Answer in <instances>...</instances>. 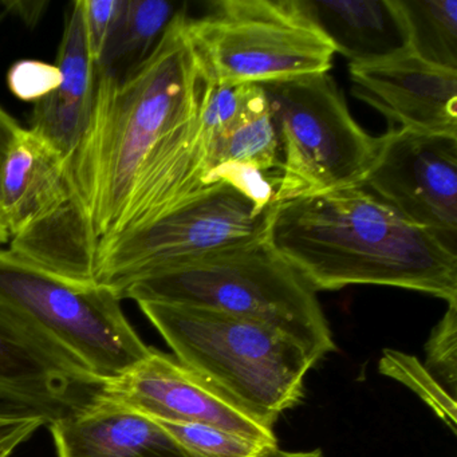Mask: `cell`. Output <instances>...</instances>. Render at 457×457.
Here are the masks:
<instances>
[{"label": "cell", "instance_id": "cell-1", "mask_svg": "<svg viewBox=\"0 0 457 457\" xmlns=\"http://www.w3.org/2000/svg\"><path fill=\"white\" fill-rule=\"evenodd\" d=\"M205 87L180 10L129 79L97 76L89 122L63 160L54 200L10 250L71 282L95 283L133 194L197 116Z\"/></svg>", "mask_w": 457, "mask_h": 457}, {"label": "cell", "instance_id": "cell-2", "mask_svg": "<svg viewBox=\"0 0 457 457\" xmlns=\"http://www.w3.org/2000/svg\"><path fill=\"white\" fill-rule=\"evenodd\" d=\"M266 240L318 291L390 286L457 302V250L362 186L278 203Z\"/></svg>", "mask_w": 457, "mask_h": 457}, {"label": "cell", "instance_id": "cell-3", "mask_svg": "<svg viewBox=\"0 0 457 457\" xmlns=\"http://www.w3.org/2000/svg\"><path fill=\"white\" fill-rule=\"evenodd\" d=\"M120 299L184 304L255 320L287 334L320 361L336 350L314 288L262 239L173 264Z\"/></svg>", "mask_w": 457, "mask_h": 457}, {"label": "cell", "instance_id": "cell-4", "mask_svg": "<svg viewBox=\"0 0 457 457\" xmlns=\"http://www.w3.org/2000/svg\"><path fill=\"white\" fill-rule=\"evenodd\" d=\"M137 304L184 366L259 419L274 425L301 401L318 361L287 334L203 307Z\"/></svg>", "mask_w": 457, "mask_h": 457}, {"label": "cell", "instance_id": "cell-5", "mask_svg": "<svg viewBox=\"0 0 457 457\" xmlns=\"http://www.w3.org/2000/svg\"><path fill=\"white\" fill-rule=\"evenodd\" d=\"M188 36L215 85L328 73L336 54L302 0H219L202 18H188Z\"/></svg>", "mask_w": 457, "mask_h": 457}, {"label": "cell", "instance_id": "cell-6", "mask_svg": "<svg viewBox=\"0 0 457 457\" xmlns=\"http://www.w3.org/2000/svg\"><path fill=\"white\" fill-rule=\"evenodd\" d=\"M259 85L279 138L274 204L362 186L378 137L353 119L328 73Z\"/></svg>", "mask_w": 457, "mask_h": 457}, {"label": "cell", "instance_id": "cell-7", "mask_svg": "<svg viewBox=\"0 0 457 457\" xmlns=\"http://www.w3.org/2000/svg\"><path fill=\"white\" fill-rule=\"evenodd\" d=\"M0 302L36 323L100 382L121 376L152 349L111 288L71 282L12 250H0Z\"/></svg>", "mask_w": 457, "mask_h": 457}, {"label": "cell", "instance_id": "cell-8", "mask_svg": "<svg viewBox=\"0 0 457 457\" xmlns=\"http://www.w3.org/2000/svg\"><path fill=\"white\" fill-rule=\"evenodd\" d=\"M270 210L231 184L216 181L149 226L111 243L98 258L95 283L120 298L133 283L173 264L255 242L266 235Z\"/></svg>", "mask_w": 457, "mask_h": 457}, {"label": "cell", "instance_id": "cell-9", "mask_svg": "<svg viewBox=\"0 0 457 457\" xmlns=\"http://www.w3.org/2000/svg\"><path fill=\"white\" fill-rule=\"evenodd\" d=\"M362 187L457 250V137L387 130Z\"/></svg>", "mask_w": 457, "mask_h": 457}, {"label": "cell", "instance_id": "cell-10", "mask_svg": "<svg viewBox=\"0 0 457 457\" xmlns=\"http://www.w3.org/2000/svg\"><path fill=\"white\" fill-rule=\"evenodd\" d=\"M98 395L151 419L210 425L262 445L278 446L274 425L205 381L175 355L154 347L121 376L101 382Z\"/></svg>", "mask_w": 457, "mask_h": 457}, {"label": "cell", "instance_id": "cell-11", "mask_svg": "<svg viewBox=\"0 0 457 457\" xmlns=\"http://www.w3.org/2000/svg\"><path fill=\"white\" fill-rule=\"evenodd\" d=\"M353 95L382 114L390 129L457 137V71L409 50L385 60L349 63Z\"/></svg>", "mask_w": 457, "mask_h": 457}, {"label": "cell", "instance_id": "cell-12", "mask_svg": "<svg viewBox=\"0 0 457 457\" xmlns=\"http://www.w3.org/2000/svg\"><path fill=\"white\" fill-rule=\"evenodd\" d=\"M49 430L58 457H191L151 417L100 395Z\"/></svg>", "mask_w": 457, "mask_h": 457}, {"label": "cell", "instance_id": "cell-13", "mask_svg": "<svg viewBox=\"0 0 457 457\" xmlns=\"http://www.w3.org/2000/svg\"><path fill=\"white\" fill-rule=\"evenodd\" d=\"M62 82L54 93L34 106L31 132L68 156L85 132L97 87V69L85 30L82 0L71 4L58 50Z\"/></svg>", "mask_w": 457, "mask_h": 457}, {"label": "cell", "instance_id": "cell-14", "mask_svg": "<svg viewBox=\"0 0 457 457\" xmlns=\"http://www.w3.org/2000/svg\"><path fill=\"white\" fill-rule=\"evenodd\" d=\"M304 9L349 63H369L408 50L397 0H302Z\"/></svg>", "mask_w": 457, "mask_h": 457}, {"label": "cell", "instance_id": "cell-15", "mask_svg": "<svg viewBox=\"0 0 457 457\" xmlns=\"http://www.w3.org/2000/svg\"><path fill=\"white\" fill-rule=\"evenodd\" d=\"M65 157L30 129L21 130L4 162L0 196L10 237L33 224L54 200Z\"/></svg>", "mask_w": 457, "mask_h": 457}, {"label": "cell", "instance_id": "cell-16", "mask_svg": "<svg viewBox=\"0 0 457 457\" xmlns=\"http://www.w3.org/2000/svg\"><path fill=\"white\" fill-rule=\"evenodd\" d=\"M234 165L277 176L280 170V145L274 117L263 87L245 85L239 113L208 154V173Z\"/></svg>", "mask_w": 457, "mask_h": 457}, {"label": "cell", "instance_id": "cell-17", "mask_svg": "<svg viewBox=\"0 0 457 457\" xmlns=\"http://www.w3.org/2000/svg\"><path fill=\"white\" fill-rule=\"evenodd\" d=\"M180 10L167 0H124L121 14L96 63L97 76L122 82L154 53Z\"/></svg>", "mask_w": 457, "mask_h": 457}, {"label": "cell", "instance_id": "cell-18", "mask_svg": "<svg viewBox=\"0 0 457 457\" xmlns=\"http://www.w3.org/2000/svg\"><path fill=\"white\" fill-rule=\"evenodd\" d=\"M408 50L421 60L457 71L456 0H397Z\"/></svg>", "mask_w": 457, "mask_h": 457}, {"label": "cell", "instance_id": "cell-19", "mask_svg": "<svg viewBox=\"0 0 457 457\" xmlns=\"http://www.w3.org/2000/svg\"><path fill=\"white\" fill-rule=\"evenodd\" d=\"M378 370L416 393L422 403H427L433 413L456 435V397L416 357L398 350L385 349L379 360Z\"/></svg>", "mask_w": 457, "mask_h": 457}, {"label": "cell", "instance_id": "cell-20", "mask_svg": "<svg viewBox=\"0 0 457 457\" xmlns=\"http://www.w3.org/2000/svg\"><path fill=\"white\" fill-rule=\"evenodd\" d=\"M152 420L164 428L191 457H261L270 449L277 448L210 425Z\"/></svg>", "mask_w": 457, "mask_h": 457}, {"label": "cell", "instance_id": "cell-21", "mask_svg": "<svg viewBox=\"0 0 457 457\" xmlns=\"http://www.w3.org/2000/svg\"><path fill=\"white\" fill-rule=\"evenodd\" d=\"M425 368L456 397L457 384V302L448 303L444 317L435 326L427 345Z\"/></svg>", "mask_w": 457, "mask_h": 457}, {"label": "cell", "instance_id": "cell-22", "mask_svg": "<svg viewBox=\"0 0 457 457\" xmlns=\"http://www.w3.org/2000/svg\"><path fill=\"white\" fill-rule=\"evenodd\" d=\"M62 73L53 63L39 60H21L7 71L10 92L23 103L38 104L60 87Z\"/></svg>", "mask_w": 457, "mask_h": 457}, {"label": "cell", "instance_id": "cell-23", "mask_svg": "<svg viewBox=\"0 0 457 457\" xmlns=\"http://www.w3.org/2000/svg\"><path fill=\"white\" fill-rule=\"evenodd\" d=\"M124 0H82L85 30L93 60L97 63L121 14Z\"/></svg>", "mask_w": 457, "mask_h": 457}, {"label": "cell", "instance_id": "cell-24", "mask_svg": "<svg viewBox=\"0 0 457 457\" xmlns=\"http://www.w3.org/2000/svg\"><path fill=\"white\" fill-rule=\"evenodd\" d=\"M22 129L17 120L0 106V181H2V172H4L10 148ZM9 239L10 232L4 219V208H2V196H0V245L7 243Z\"/></svg>", "mask_w": 457, "mask_h": 457}, {"label": "cell", "instance_id": "cell-25", "mask_svg": "<svg viewBox=\"0 0 457 457\" xmlns=\"http://www.w3.org/2000/svg\"><path fill=\"white\" fill-rule=\"evenodd\" d=\"M44 427H47V424L41 419L25 420L21 422L12 433L0 440V457H14L18 449Z\"/></svg>", "mask_w": 457, "mask_h": 457}, {"label": "cell", "instance_id": "cell-26", "mask_svg": "<svg viewBox=\"0 0 457 457\" xmlns=\"http://www.w3.org/2000/svg\"><path fill=\"white\" fill-rule=\"evenodd\" d=\"M4 6L6 7L7 12L18 15L23 22L34 26L44 15L47 4L45 2H4Z\"/></svg>", "mask_w": 457, "mask_h": 457}, {"label": "cell", "instance_id": "cell-27", "mask_svg": "<svg viewBox=\"0 0 457 457\" xmlns=\"http://www.w3.org/2000/svg\"><path fill=\"white\" fill-rule=\"evenodd\" d=\"M25 421V420H23ZM22 421H17V422H9V421H0V440L2 438L6 437L9 433H12V430L15 429V428L18 427V425L21 424Z\"/></svg>", "mask_w": 457, "mask_h": 457}, {"label": "cell", "instance_id": "cell-28", "mask_svg": "<svg viewBox=\"0 0 457 457\" xmlns=\"http://www.w3.org/2000/svg\"><path fill=\"white\" fill-rule=\"evenodd\" d=\"M261 457H286L285 454L280 453V452L278 451H269L266 452V453L262 454Z\"/></svg>", "mask_w": 457, "mask_h": 457}]
</instances>
